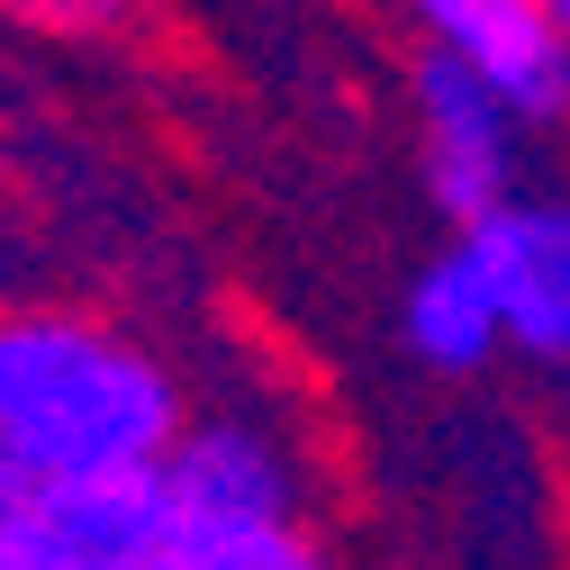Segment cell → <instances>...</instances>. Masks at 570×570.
<instances>
[{"label": "cell", "mask_w": 570, "mask_h": 570, "mask_svg": "<svg viewBox=\"0 0 570 570\" xmlns=\"http://www.w3.org/2000/svg\"><path fill=\"white\" fill-rule=\"evenodd\" d=\"M190 425L181 381L82 308H0V462L28 480L146 471Z\"/></svg>", "instance_id": "cell-1"}, {"label": "cell", "mask_w": 570, "mask_h": 570, "mask_svg": "<svg viewBox=\"0 0 570 570\" xmlns=\"http://www.w3.org/2000/svg\"><path fill=\"white\" fill-rule=\"evenodd\" d=\"M416 164H425V190H435V208L453 227H480L489 208H508L525 181V118L498 100L471 63L435 55L425 46L416 63Z\"/></svg>", "instance_id": "cell-2"}, {"label": "cell", "mask_w": 570, "mask_h": 570, "mask_svg": "<svg viewBox=\"0 0 570 570\" xmlns=\"http://www.w3.org/2000/svg\"><path fill=\"white\" fill-rule=\"evenodd\" d=\"M173 489L164 462L100 471V480H37L19 508L28 570H164L173 552Z\"/></svg>", "instance_id": "cell-3"}, {"label": "cell", "mask_w": 570, "mask_h": 570, "mask_svg": "<svg viewBox=\"0 0 570 570\" xmlns=\"http://www.w3.org/2000/svg\"><path fill=\"white\" fill-rule=\"evenodd\" d=\"M399 10L425 28L435 55L471 63L525 127L570 118V28L543 0H399Z\"/></svg>", "instance_id": "cell-4"}, {"label": "cell", "mask_w": 570, "mask_h": 570, "mask_svg": "<svg viewBox=\"0 0 570 570\" xmlns=\"http://www.w3.org/2000/svg\"><path fill=\"white\" fill-rule=\"evenodd\" d=\"M164 489H173V525H291V517H308V480L263 416H190L164 453Z\"/></svg>", "instance_id": "cell-5"}, {"label": "cell", "mask_w": 570, "mask_h": 570, "mask_svg": "<svg viewBox=\"0 0 570 570\" xmlns=\"http://www.w3.org/2000/svg\"><path fill=\"white\" fill-rule=\"evenodd\" d=\"M498 308H508V344L525 363H570V199L561 190H517L462 227Z\"/></svg>", "instance_id": "cell-6"}, {"label": "cell", "mask_w": 570, "mask_h": 570, "mask_svg": "<svg viewBox=\"0 0 570 570\" xmlns=\"http://www.w3.org/2000/svg\"><path fill=\"white\" fill-rule=\"evenodd\" d=\"M399 335H407V353H416L425 372H453V381L508 353V308H498V291H489V272H480L471 236H453L435 263L407 281Z\"/></svg>", "instance_id": "cell-7"}, {"label": "cell", "mask_w": 570, "mask_h": 570, "mask_svg": "<svg viewBox=\"0 0 570 570\" xmlns=\"http://www.w3.org/2000/svg\"><path fill=\"white\" fill-rule=\"evenodd\" d=\"M164 570H326L308 517L291 525H181Z\"/></svg>", "instance_id": "cell-8"}, {"label": "cell", "mask_w": 570, "mask_h": 570, "mask_svg": "<svg viewBox=\"0 0 570 570\" xmlns=\"http://www.w3.org/2000/svg\"><path fill=\"white\" fill-rule=\"evenodd\" d=\"M0 10L28 28H55V37H109L127 19V0H0Z\"/></svg>", "instance_id": "cell-9"}, {"label": "cell", "mask_w": 570, "mask_h": 570, "mask_svg": "<svg viewBox=\"0 0 570 570\" xmlns=\"http://www.w3.org/2000/svg\"><path fill=\"white\" fill-rule=\"evenodd\" d=\"M543 10H552V19H561V28H570V0H543Z\"/></svg>", "instance_id": "cell-10"}]
</instances>
